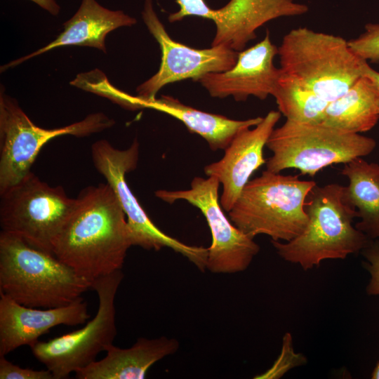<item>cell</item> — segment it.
<instances>
[{"mask_svg": "<svg viewBox=\"0 0 379 379\" xmlns=\"http://www.w3.org/2000/svg\"><path fill=\"white\" fill-rule=\"evenodd\" d=\"M132 246L126 217L107 183L89 186L52 244V253L90 282L121 270Z\"/></svg>", "mask_w": 379, "mask_h": 379, "instance_id": "obj_1", "label": "cell"}, {"mask_svg": "<svg viewBox=\"0 0 379 379\" xmlns=\"http://www.w3.org/2000/svg\"><path fill=\"white\" fill-rule=\"evenodd\" d=\"M305 209L308 221L305 230L289 241H272L279 256L306 271L326 260L345 259L361 252L370 239L353 226L359 217L345 197V186L316 185L309 193Z\"/></svg>", "mask_w": 379, "mask_h": 379, "instance_id": "obj_2", "label": "cell"}, {"mask_svg": "<svg viewBox=\"0 0 379 379\" xmlns=\"http://www.w3.org/2000/svg\"><path fill=\"white\" fill-rule=\"evenodd\" d=\"M89 288L91 282L53 253L1 232L0 292L27 307L55 308L73 302Z\"/></svg>", "mask_w": 379, "mask_h": 379, "instance_id": "obj_3", "label": "cell"}, {"mask_svg": "<svg viewBox=\"0 0 379 379\" xmlns=\"http://www.w3.org/2000/svg\"><path fill=\"white\" fill-rule=\"evenodd\" d=\"M283 74L331 102L361 77L367 61L341 36L307 27L289 31L278 47Z\"/></svg>", "mask_w": 379, "mask_h": 379, "instance_id": "obj_4", "label": "cell"}, {"mask_svg": "<svg viewBox=\"0 0 379 379\" xmlns=\"http://www.w3.org/2000/svg\"><path fill=\"white\" fill-rule=\"evenodd\" d=\"M316 185L296 175L265 170L246 185L228 212L230 220L253 238L264 234L272 241H289L307 225L305 204Z\"/></svg>", "mask_w": 379, "mask_h": 379, "instance_id": "obj_5", "label": "cell"}, {"mask_svg": "<svg viewBox=\"0 0 379 379\" xmlns=\"http://www.w3.org/2000/svg\"><path fill=\"white\" fill-rule=\"evenodd\" d=\"M266 147L272 155L266 170L273 173L293 168L302 175H315L321 170L347 164L371 154L375 140L323 124H303L290 120L274 128Z\"/></svg>", "mask_w": 379, "mask_h": 379, "instance_id": "obj_6", "label": "cell"}, {"mask_svg": "<svg viewBox=\"0 0 379 379\" xmlns=\"http://www.w3.org/2000/svg\"><path fill=\"white\" fill-rule=\"evenodd\" d=\"M0 195L1 231L52 253L53 242L72 213L77 199L32 172Z\"/></svg>", "mask_w": 379, "mask_h": 379, "instance_id": "obj_7", "label": "cell"}, {"mask_svg": "<svg viewBox=\"0 0 379 379\" xmlns=\"http://www.w3.org/2000/svg\"><path fill=\"white\" fill-rule=\"evenodd\" d=\"M114 121L102 112L86 116L70 125L47 129L36 126L18 101L0 92V193L30 172L41 148L51 139L64 135L88 136L112 127Z\"/></svg>", "mask_w": 379, "mask_h": 379, "instance_id": "obj_8", "label": "cell"}, {"mask_svg": "<svg viewBox=\"0 0 379 379\" xmlns=\"http://www.w3.org/2000/svg\"><path fill=\"white\" fill-rule=\"evenodd\" d=\"M91 157L95 168L105 177L125 213L132 246L155 251L169 248L187 258L199 270H206L208 248L187 245L162 232L130 189L126 175L138 165L137 140L124 149L114 147L106 140L96 141L91 146Z\"/></svg>", "mask_w": 379, "mask_h": 379, "instance_id": "obj_9", "label": "cell"}, {"mask_svg": "<svg viewBox=\"0 0 379 379\" xmlns=\"http://www.w3.org/2000/svg\"><path fill=\"white\" fill-rule=\"evenodd\" d=\"M124 274L121 270L92 281L91 288L99 303L94 318L84 327L48 341L31 345L34 356L53 373L55 379L70 373L96 360L98 354L113 344L117 335L115 296Z\"/></svg>", "mask_w": 379, "mask_h": 379, "instance_id": "obj_10", "label": "cell"}, {"mask_svg": "<svg viewBox=\"0 0 379 379\" xmlns=\"http://www.w3.org/2000/svg\"><path fill=\"white\" fill-rule=\"evenodd\" d=\"M220 185L213 176L194 177L190 189L159 190L155 196L168 204L183 200L201 211L212 237L206 270L218 274L240 272L248 267L260 246L254 238L243 232L225 215L219 199Z\"/></svg>", "mask_w": 379, "mask_h": 379, "instance_id": "obj_11", "label": "cell"}, {"mask_svg": "<svg viewBox=\"0 0 379 379\" xmlns=\"http://www.w3.org/2000/svg\"><path fill=\"white\" fill-rule=\"evenodd\" d=\"M141 15L159 45L161 58L157 73L137 87L140 99L152 100L167 84L187 79L197 81L207 74L225 72L234 65L238 52L225 45L198 49L174 41L157 16L152 0H144Z\"/></svg>", "mask_w": 379, "mask_h": 379, "instance_id": "obj_12", "label": "cell"}, {"mask_svg": "<svg viewBox=\"0 0 379 379\" xmlns=\"http://www.w3.org/2000/svg\"><path fill=\"white\" fill-rule=\"evenodd\" d=\"M278 48L272 43L267 30L262 40L238 52L234 65L229 70L209 73L199 82L213 98L232 96L245 101L249 96L265 100L272 93L281 75L274 65Z\"/></svg>", "mask_w": 379, "mask_h": 379, "instance_id": "obj_13", "label": "cell"}, {"mask_svg": "<svg viewBox=\"0 0 379 379\" xmlns=\"http://www.w3.org/2000/svg\"><path fill=\"white\" fill-rule=\"evenodd\" d=\"M281 114L271 110L258 124L239 132L222 158L204 167L205 174L216 178L222 186L220 203L225 211L232 209L253 173L266 164L264 147Z\"/></svg>", "mask_w": 379, "mask_h": 379, "instance_id": "obj_14", "label": "cell"}, {"mask_svg": "<svg viewBox=\"0 0 379 379\" xmlns=\"http://www.w3.org/2000/svg\"><path fill=\"white\" fill-rule=\"evenodd\" d=\"M90 317L81 296L65 306L39 310L20 305L0 292V357L30 346L51 328L83 324Z\"/></svg>", "mask_w": 379, "mask_h": 379, "instance_id": "obj_15", "label": "cell"}, {"mask_svg": "<svg viewBox=\"0 0 379 379\" xmlns=\"http://www.w3.org/2000/svg\"><path fill=\"white\" fill-rule=\"evenodd\" d=\"M308 6L293 0H230L215 9V34L211 46L225 45L235 51L256 38V30L267 22L306 13Z\"/></svg>", "mask_w": 379, "mask_h": 379, "instance_id": "obj_16", "label": "cell"}, {"mask_svg": "<svg viewBox=\"0 0 379 379\" xmlns=\"http://www.w3.org/2000/svg\"><path fill=\"white\" fill-rule=\"evenodd\" d=\"M136 22L135 18L124 11L109 10L102 6L96 0H81L77 11L63 24V31L55 40L27 55L1 66V72L61 46H90L106 53L107 34L121 27L133 26Z\"/></svg>", "mask_w": 379, "mask_h": 379, "instance_id": "obj_17", "label": "cell"}, {"mask_svg": "<svg viewBox=\"0 0 379 379\" xmlns=\"http://www.w3.org/2000/svg\"><path fill=\"white\" fill-rule=\"evenodd\" d=\"M179 348L175 338H140L128 348L111 345L106 356L75 373L79 379H142L149 368Z\"/></svg>", "mask_w": 379, "mask_h": 379, "instance_id": "obj_18", "label": "cell"}, {"mask_svg": "<svg viewBox=\"0 0 379 379\" xmlns=\"http://www.w3.org/2000/svg\"><path fill=\"white\" fill-rule=\"evenodd\" d=\"M142 108H150L166 113L180 121L187 128L203 138L213 151L225 150L237 134L258 124L262 117L235 120L186 105L178 99L162 95L152 100L140 99Z\"/></svg>", "mask_w": 379, "mask_h": 379, "instance_id": "obj_19", "label": "cell"}, {"mask_svg": "<svg viewBox=\"0 0 379 379\" xmlns=\"http://www.w3.org/2000/svg\"><path fill=\"white\" fill-rule=\"evenodd\" d=\"M378 99L375 84L364 75L344 94L328 102L321 124L350 133L368 131L379 120Z\"/></svg>", "mask_w": 379, "mask_h": 379, "instance_id": "obj_20", "label": "cell"}, {"mask_svg": "<svg viewBox=\"0 0 379 379\" xmlns=\"http://www.w3.org/2000/svg\"><path fill=\"white\" fill-rule=\"evenodd\" d=\"M341 174L349 181L345 186L346 201L360 218L356 228L370 240L379 241V164L357 158L344 164Z\"/></svg>", "mask_w": 379, "mask_h": 379, "instance_id": "obj_21", "label": "cell"}, {"mask_svg": "<svg viewBox=\"0 0 379 379\" xmlns=\"http://www.w3.org/2000/svg\"><path fill=\"white\" fill-rule=\"evenodd\" d=\"M272 96L287 120L303 124H321L329 102L281 71Z\"/></svg>", "mask_w": 379, "mask_h": 379, "instance_id": "obj_22", "label": "cell"}, {"mask_svg": "<svg viewBox=\"0 0 379 379\" xmlns=\"http://www.w3.org/2000/svg\"><path fill=\"white\" fill-rule=\"evenodd\" d=\"M307 362V359L303 354L295 352L292 335L287 332L283 337L281 350L275 362L270 368L254 378H280L289 370Z\"/></svg>", "mask_w": 379, "mask_h": 379, "instance_id": "obj_23", "label": "cell"}, {"mask_svg": "<svg viewBox=\"0 0 379 379\" xmlns=\"http://www.w3.org/2000/svg\"><path fill=\"white\" fill-rule=\"evenodd\" d=\"M364 29L359 36L348 41V45L359 58L379 62V23L366 24Z\"/></svg>", "mask_w": 379, "mask_h": 379, "instance_id": "obj_24", "label": "cell"}, {"mask_svg": "<svg viewBox=\"0 0 379 379\" xmlns=\"http://www.w3.org/2000/svg\"><path fill=\"white\" fill-rule=\"evenodd\" d=\"M361 253L366 260L364 267L370 276L366 287V293L379 295V241L370 240Z\"/></svg>", "mask_w": 379, "mask_h": 379, "instance_id": "obj_25", "label": "cell"}, {"mask_svg": "<svg viewBox=\"0 0 379 379\" xmlns=\"http://www.w3.org/2000/svg\"><path fill=\"white\" fill-rule=\"evenodd\" d=\"M179 10L168 15V21L175 22L188 16H196L213 20L215 9L209 7L205 0H175Z\"/></svg>", "mask_w": 379, "mask_h": 379, "instance_id": "obj_26", "label": "cell"}, {"mask_svg": "<svg viewBox=\"0 0 379 379\" xmlns=\"http://www.w3.org/2000/svg\"><path fill=\"white\" fill-rule=\"evenodd\" d=\"M0 379H55L48 369L34 370L21 368L0 357Z\"/></svg>", "mask_w": 379, "mask_h": 379, "instance_id": "obj_27", "label": "cell"}, {"mask_svg": "<svg viewBox=\"0 0 379 379\" xmlns=\"http://www.w3.org/2000/svg\"><path fill=\"white\" fill-rule=\"evenodd\" d=\"M53 15H57L60 11V6L55 0H30Z\"/></svg>", "mask_w": 379, "mask_h": 379, "instance_id": "obj_28", "label": "cell"}, {"mask_svg": "<svg viewBox=\"0 0 379 379\" xmlns=\"http://www.w3.org/2000/svg\"><path fill=\"white\" fill-rule=\"evenodd\" d=\"M364 75L368 77L375 84L379 93V72L373 69L368 62L366 64L364 70ZM379 109V99H378Z\"/></svg>", "mask_w": 379, "mask_h": 379, "instance_id": "obj_29", "label": "cell"}, {"mask_svg": "<svg viewBox=\"0 0 379 379\" xmlns=\"http://www.w3.org/2000/svg\"><path fill=\"white\" fill-rule=\"evenodd\" d=\"M372 379H379V361L376 364L375 367L373 370V372L371 375Z\"/></svg>", "mask_w": 379, "mask_h": 379, "instance_id": "obj_30", "label": "cell"}]
</instances>
